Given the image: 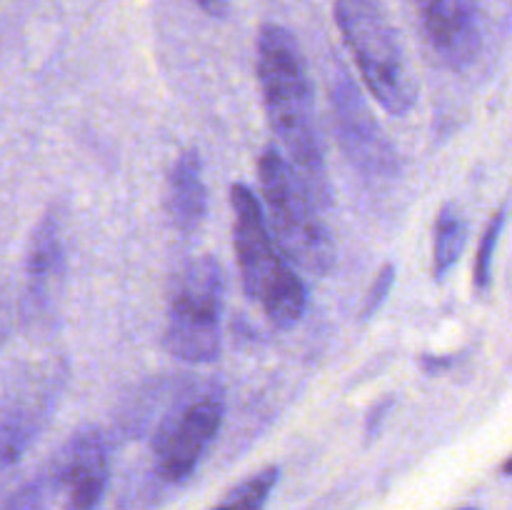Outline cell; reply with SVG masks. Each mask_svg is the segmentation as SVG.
I'll use <instances>...</instances> for the list:
<instances>
[{"mask_svg": "<svg viewBox=\"0 0 512 510\" xmlns=\"http://www.w3.org/2000/svg\"><path fill=\"white\" fill-rule=\"evenodd\" d=\"M50 480L63 493L68 510H93L110 480V460L103 438L83 430L60 448L50 465Z\"/></svg>", "mask_w": 512, "mask_h": 510, "instance_id": "cell-9", "label": "cell"}, {"mask_svg": "<svg viewBox=\"0 0 512 510\" xmlns=\"http://www.w3.org/2000/svg\"><path fill=\"white\" fill-rule=\"evenodd\" d=\"M463 510H478V508H463Z\"/></svg>", "mask_w": 512, "mask_h": 510, "instance_id": "cell-21", "label": "cell"}, {"mask_svg": "<svg viewBox=\"0 0 512 510\" xmlns=\"http://www.w3.org/2000/svg\"><path fill=\"white\" fill-rule=\"evenodd\" d=\"M223 418L225 393L218 385H208L168 415L155 438L160 478L168 483H183L190 478L220 433Z\"/></svg>", "mask_w": 512, "mask_h": 510, "instance_id": "cell-6", "label": "cell"}, {"mask_svg": "<svg viewBox=\"0 0 512 510\" xmlns=\"http://www.w3.org/2000/svg\"><path fill=\"white\" fill-rule=\"evenodd\" d=\"M258 180L265 225L285 260L308 275H328L335 265L330 230L318 215V205L275 145L260 153Z\"/></svg>", "mask_w": 512, "mask_h": 510, "instance_id": "cell-3", "label": "cell"}, {"mask_svg": "<svg viewBox=\"0 0 512 510\" xmlns=\"http://www.w3.org/2000/svg\"><path fill=\"white\" fill-rule=\"evenodd\" d=\"M63 268V243H60L58 220L53 215L43 220L35 228L33 240H30L28 253V288L33 298H48V290L53 288V280Z\"/></svg>", "mask_w": 512, "mask_h": 510, "instance_id": "cell-12", "label": "cell"}, {"mask_svg": "<svg viewBox=\"0 0 512 510\" xmlns=\"http://www.w3.org/2000/svg\"><path fill=\"white\" fill-rule=\"evenodd\" d=\"M335 23L375 103L390 115H408L418 103V83L398 33L375 0H335Z\"/></svg>", "mask_w": 512, "mask_h": 510, "instance_id": "cell-4", "label": "cell"}, {"mask_svg": "<svg viewBox=\"0 0 512 510\" xmlns=\"http://www.w3.org/2000/svg\"><path fill=\"white\" fill-rule=\"evenodd\" d=\"M468 240V223L455 203H445L435 220V250H433V275L443 280L455 263L460 260Z\"/></svg>", "mask_w": 512, "mask_h": 510, "instance_id": "cell-13", "label": "cell"}, {"mask_svg": "<svg viewBox=\"0 0 512 510\" xmlns=\"http://www.w3.org/2000/svg\"><path fill=\"white\" fill-rule=\"evenodd\" d=\"M0 510H43V490L38 485H25L18 493L10 495L8 503Z\"/></svg>", "mask_w": 512, "mask_h": 510, "instance_id": "cell-17", "label": "cell"}, {"mask_svg": "<svg viewBox=\"0 0 512 510\" xmlns=\"http://www.w3.org/2000/svg\"><path fill=\"white\" fill-rule=\"evenodd\" d=\"M213 510H230V508H228V505H225V503H220L218 508H213Z\"/></svg>", "mask_w": 512, "mask_h": 510, "instance_id": "cell-20", "label": "cell"}, {"mask_svg": "<svg viewBox=\"0 0 512 510\" xmlns=\"http://www.w3.org/2000/svg\"><path fill=\"white\" fill-rule=\"evenodd\" d=\"M330 100L335 108L340 143L350 163H355V168L368 175H380V178L393 175L398 170L393 145L388 143L360 90L345 78V73L338 78V85L330 88Z\"/></svg>", "mask_w": 512, "mask_h": 510, "instance_id": "cell-7", "label": "cell"}, {"mask_svg": "<svg viewBox=\"0 0 512 510\" xmlns=\"http://www.w3.org/2000/svg\"><path fill=\"white\" fill-rule=\"evenodd\" d=\"M275 483H278V468L273 465V468H265L260 473L250 475L248 480H243L238 488L225 495L223 503L230 510H263Z\"/></svg>", "mask_w": 512, "mask_h": 510, "instance_id": "cell-15", "label": "cell"}, {"mask_svg": "<svg viewBox=\"0 0 512 510\" xmlns=\"http://www.w3.org/2000/svg\"><path fill=\"white\" fill-rule=\"evenodd\" d=\"M505 220H508V205L503 203L493 213V218H490L483 238H480L478 255H475V265H473V283H475V290H478L480 295L490 288V280H493V255H495V248H498V243H500V233H503V228H505Z\"/></svg>", "mask_w": 512, "mask_h": 510, "instance_id": "cell-14", "label": "cell"}, {"mask_svg": "<svg viewBox=\"0 0 512 510\" xmlns=\"http://www.w3.org/2000/svg\"><path fill=\"white\" fill-rule=\"evenodd\" d=\"M198 3V8L203 10V13H208L210 18H225L230 10V0H195Z\"/></svg>", "mask_w": 512, "mask_h": 510, "instance_id": "cell-18", "label": "cell"}, {"mask_svg": "<svg viewBox=\"0 0 512 510\" xmlns=\"http://www.w3.org/2000/svg\"><path fill=\"white\" fill-rule=\"evenodd\" d=\"M165 210L180 233H195L208 215V188L203 180V160L188 148L170 165L165 183Z\"/></svg>", "mask_w": 512, "mask_h": 510, "instance_id": "cell-10", "label": "cell"}, {"mask_svg": "<svg viewBox=\"0 0 512 510\" xmlns=\"http://www.w3.org/2000/svg\"><path fill=\"white\" fill-rule=\"evenodd\" d=\"M390 405H393V400L388 398V400H383V403H380L378 408H375V413H370V418H368V438L375 433V430H378L380 420L385 418V413H388V410H390Z\"/></svg>", "mask_w": 512, "mask_h": 510, "instance_id": "cell-19", "label": "cell"}, {"mask_svg": "<svg viewBox=\"0 0 512 510\" xmlns=\"http://www.w3.org/2000/svg\"><path fill=\"white\" fill-rule=\"evenodd\" d=\"M258 80L270 130L280 155L318 208H330L333 190L323 140L315 123L313 85L298 40L283 25L265 23L258 33Z\"/></svg>", "mask_w": 512, "mask_h": 510, "instance_id": "cell-1", "label": "cell"}, {"mask_svg": "<svg viewBox=\"0 0 512 510\" xmlns=\"http://www.w3.org/2000/svg\"><path fill=\"white\" fill-rule=\"evenodd\" d=\"M50 390L43 388L33 398L13 400L0 415V465H10L28 450L48 413Z\"/></svg>", "mask_w": 512, "mask_h": 510, "instance_id": "cell-11", "label": "cell"}, {"mask_svg": "<svg viewBox=\"0 0 512 510\" xmlns=\"http://www.w3.org/2000/svg\"><path fill=\"white\" fill-rule=\"evenodd\" d=\"M230 208H233V243L245 295L263 308L265 318L275 328H293L303 318L308 305L305 283L275 245L265 225L258 195L248 185H230Z\"/></svg>", "mask_w": 512, "mask_h": 510, "instance_id": "cell-2", "label": "cell"}, {"mask_svg": "<svg viewBox=\"0 0 512 510\" xmlns=\"http://www.w3.org/2000/svg\"><path fill=\"white\" fill-rule=\"evenodd\" d=\"M425 43L450 70H465L483 48L475 0H410Z\"/></svg>", "mask_w": 512, "mask_h": 510, "instance_id": "cell-8", "label": "cell"}, {"mask_svg": "<svg viewBox=\"0 0 512 510\" xmlns=\"http://www.w3.org/2000/svg\"><path fill=\"white\" fill-rule=\"evenodd\" d=\"M393 285H395V265L385 263L383 268H380V273L375 275L373 285H370V290H368V298H365V305H363V320L373 318V315L378 313L380 305L388 300Z\"/></svg>", "mask_w": 512, "mask_h": 510, "instance_id": "cell-16", "label": "cell"}, {"mask_svg": "<svg viewBox=\"0 0 512 510\" xmlns=\"http://www.w3.org/2000/svg\"><path fill=\"white\" fill-rule=\"evenodd\" d=\"M225 270L213 255H200L173 275L163 345L185 363H213L223 350Z\"/></svg>", "mask_w": 512, "mask_h": 510, "instance_id": "cell-5", "label": "cell"}]
</instances>
